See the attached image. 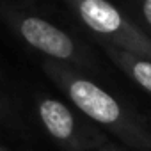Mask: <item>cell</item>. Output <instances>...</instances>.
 I'll return each mask as SVG.
<instances>
[{
    "label": "cell",
    "instance_id": "cell-2",
    "mask_svg": "<svg viewBox=\"0 0 151 151\" xmlns=\"http://www.w3.org/2000/svg\"><path fill=\"white\" fill-rule=\"evenodd\" d=\"M0 20H4L6 25L27 46L39 52L50 60L64 62L78 69L89 68L94 62L93 55L80 41L43 16L0 0Z\"/></svg>",
    "mask_w": 151,
    "mask_h": 151
},
{
    "label": "cell",
    "instance_id": "cell-7",
    "mask_svg": "<svg viewBox=\"0 0 151 151\" xmlns=\"http://www.w3.org/2000/svg\"><path fill=\"white\" fill-rule=\"evenodd\" d=\"M87 151H126V149L121 147V146H117V144H114V142H107V144H103V146H100V147L87 149Z\"/></svg>",
    "mask_w": 151,
    "mask_h": 151
},
{
    "label": "cell",
    "instance_id": "cell-3",
    "mask_svg": "<svg viewBox=\"0 0 151 151\" xmlns=\"http://www.w3.org/2000/svg\"><path fill=\"white\" fill-rule=\"evenodd\" d=\"M68 7L100 43L151 59V36L109 0H66Z\"/></svg>",
    "mask_w": 151,
    "mask_h": 151
},
{
    "label": "cell",
    "instance_id": "cell-8",
    "mask_svg": "<svg viewBox=\"0 0 151 151\" xmlns=\"http://www.w3.org/2000/svg\"><path fill=\"white\" fill-rule=\"evenodd\" d=\"M0 151H7V149H6V147H4V146H0Z\"/></svg>",
    "mask_w": 151,
    "mask_h": 151
},
{
    "label": "cell",
    "instance_id": "cell-6",
    "mask_svg": "<svg viewBox=\"0 0 151 151\" xmlns=\"http://www.w3.org/2000/svg\"><path fill=\"white\" fill-rule=\"evenodd\" d=\"M137 7L144 25L151 30V0H137Z\"/></svg>",
    "mask_w": 151,
    "mask_h": 151
},
{
    "label": "cell",
    "instance_id": "cell-5",
    "mask_svg": "<svg viewBox=\"0 0 151 151\" xmlns=\"http://www.w3.org/2000/svg\"><path fill=\"white\" fill-rule=\"evenodd\" d=\"M105 50L107 57L126 75L130 80H133L140 89H144L147 94H151V59L130 53L126 50L116 48L107 43H100Z\"/></svg>",
    "mask_w": 151,
    "mask_h": 151
},
{
    "label": "cell",
    "instance_id": "cell-4",
    "mask_svg": "<svg viewBox=\"0 0 151 151\" xmlns=\"http://www.w3.org/2000/svg\"><path fill=\"white\" fill-rule=\"evenodd\" d=\"M36 109L41 126L62 151H87L110 142L98 124L57 98L39 96Z\"/></svg>",
    "mask_w": 151,
    "mask_h": 151
},
{
    "label": "cell",
    "instance_id": "cell-9",
    "mask_svg": "<svg viewBox=\"0 0 151 151\" xmlns=\"http://www.w3.org/2000/svg\"><path fill=\"white\" fill-rule=\"evenodd\" d=\"M147 121H149V124H151V116H149V119H147Z\"/></svg>",
    "mask_w": 151,
    "mask_h": 151
},
{
    "label": "cell",
    "instance_id": "cell-1",
    "mask_svg": "<svg viewBox=\"0 0 151 151\" xmlns=\"http://www.w3.org/2000/svg\"><path fill=\"white\" fill-rule=\"evenodd\" d=\"M43 69L73 107L89 121L132 149L151 151V124L133 105L109 93L78 68L45 59Z\"/></svg>",
    "mask_w": 151,
    "mask_h": 151
}]
</instances>
